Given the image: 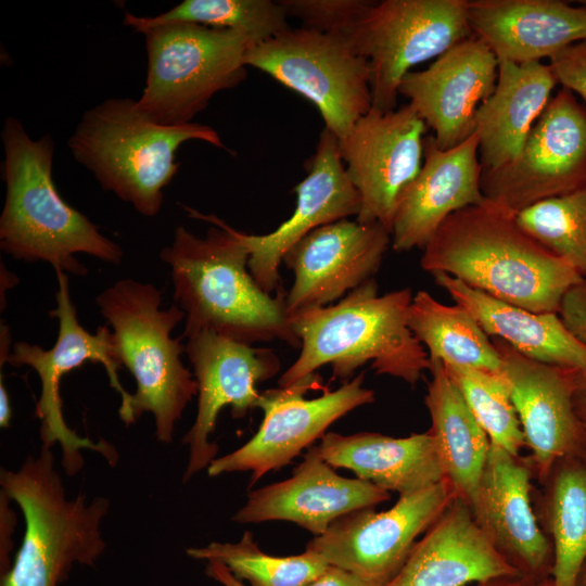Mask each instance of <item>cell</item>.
<instances>
[{
  "instance_id": "obj_41",
  "label": "cell",
  "mask_w": 586,
  "mask_h": 586,
  "mask_svg": "<svg viewBox=\"0 0 586 586\" xmlns=\"http://www.w3.org/2000/svg\"><path fill=\"white\" fill-rule=\"evenodd\" d=\"M472 586H552V581L551 578H536L519 574L489 579Z\"/></svg>"
},
{
  "instance_id": "obj_18",
  "label": "cell",
  "mask_w": 586,
  "mask_h": 586,
  "mask_svg": "<svg viewBox=\"0 0 586 586\" xmlns=\"http://www.w3.org/2000/svg\"><path fill=\"white\" fill-rule=\"evenodd\" d=\"M390 243V231L378 222L345 218L313 230L282 259L294 273L289 315L324 307L373 279Z\"/></svg>"
},
{
  "instance_id": "obj_3",
  "label": "cell",
  "mask_w": 586,
  "mask_h": 586,
  "mask_svg": "<svg viewBox=\"0 0 586 586\" xmlns=\"http://www.w3.org/2000/svg\"><path fill=\"white\" fill-rule=\"evenodd\" d=\"M411 301L409 288L379 296L373 278L335 305L291 315L301 353L279 385H293L324 365L331 366L334 378L347 380L368 361L378 374L416 384L431 361L408 327Z\"/></svg>"
},
{
  "instance_id": "obj_32",
  "label": "cell",
  "mask_w": 586,
  "mask_h": 586,
  "mask_svg": "<svg viewBox=\"0 0 586 586\" xmlns=\"http://www.w3.org/2000/svg\"><path fill=\"white\" fill-rule=\"evenodd\" d=\"M288 15L279 1L184 0L155 16L125 13L124 24L135 31L170 23H192L243 34L251 46L263 43L289 29Z\"/></svg>"
},
{
  "instance_id": "obj_37",
  "label": "cell",
  "mask_w": 586,
  "mask_h": 586,
  "mask_svg": "<svg viewBox=\"0 0 586 586\" xmlns=\"http://www.w3.org/2000/svg\"><path fill=\"white\" fill-rule=\"evenodd\" d=\"M558 82L586 102V40L573 43L550 58Z\"/></svg>"
},
{
  "instance_id": "obj_4",
  "label": "cell",
  "mask_w": 586,
  "mask_h": 586,
  "mask_svg": "<svg viewBox=\"0 0 586 586\" xmlns=\"http://www.w3.org/2000/svg\"><path fill=\"white\" fill-rule=\"evenodd\" d=\"M1 139L5 199L0 216V249L15 259L47 262L76 276L88 269L75 257L85 253L118 265L120 246L99 231L59 193L52 178L54 141L31 139L22 123L8 116Z\"/></svg>"
},
{
  "instance_id": "obj_24",
  "label": "cell",
  "mask_w": 586,
  "mask_h": 586,
  "mask_svg": "<svg viewBox=\"0 0 586 586\" xmlns=\"http://www.w3.org/2000/svg\"><path fill=\"white\" fill-rule=\"evenodd\" d=\"M519 574L479 525L469 504L456 496L386 586H472Z\"/></svg>"
},
{
  "instance_id": "obj_40",
  "label": "cell",
  "mask_w": 586,
  "mask_h": 586,
  "mask_svg": "<svg viewBox=\"0 0 586 586\" xmlns=\"http://www.w3.org/2000/svg\"><path fill=\"white\" fill-rule=\"evenodd\" d=\"M307 586H369L358 576L341 568L330 565Z\"/></svg>"
},
{
  "instance_id": "obj_16",
  "label": "cell",
  "mask_w": 586,
  "mask_h": 586,
  "mask_svg": "<svg viewBox=\"0 0 586 586\" xmlns=\"http://www.w3.org/2000/svg\"><path fill=\"white\" fill-rule=\"evenodd\" d=\"M184 352L198 383V411L182 443L189 446L183 483L208 468L218 446L209 441L219 411L229 406L233 418H243L257 405V384L275 377L281 367L269 348L253 347L212 331L187 337Z\"/></svg>"
},
{
  "instance_id": "obj_15",
  "label": "cell",
  "mask_w": 586,
  "mask_h": 586,
  "mask_svg": "<svg viewBox=\"0 0 586 586\" xmlns=\"http://www.w3.org/2000/svg\"><path fill=\"white\" fill-rule=\"evenodd\" d=\"M428 126L407 103L382 113L371 109L339 139L347 175L361 200L359 222H378L391 233L402 191L422 166Z\"/></svg>"
},
{
  "instance_id": "obj_45",
  "label": "cell",
  "mask_w": 586,
  "mask_h": 586,
  "mask_svg": "<svg viewBox=\"0 0 586 586\" xmlns=\"http://www.w3.org/2000/svg\"><path fill=\"white\" fill-rule=\"evenodd\" d=\"M579 4L586 9V0L581 1Z\"/></svg>"
},
{
  "instance_id": "obj_10",
  "label": "cell",
  "mask_w": 586,
  "mask_h": 586,
  "mask_svg": "<svg viewBox=\"0 0 586 586\" xmlns=\"http://www.w3.org/2000/svg\"><path fill=\"white\" fill-rule=\"evenodd\" d=\"M56 306L49 315L59 320V333L54 345L46 351L27 342L13 344L8 362L15 367L29 366L41 383V394L36 406V416L40 419L39 429L42 446L60 444L62 466L69 476L77 474L84 467L81 450L100 454L111 466L118 461L116 448L104 440L92 441L78 435L66 424L60 396V382L63 375L78 368L86 361L103 365L113 387L120 396L118 411L124 410L131 397L119 382L117 371L122 367L116 359L112 331L99 327L94 334L88 332L78 321L76 307L69 295L68 276L56 269Z\"/></svg>"
},
{
  "instance_id": "obj_1",
  "label": "cell",
  "mask_w": 586,
  "mask_h": 586,
  "mask_svg": "<svg viewBox=\"0 0 586 586\" xmlns=\"http://www.w3.org/2000/svg\"><path fill=\"white\" fill-rule=\"evenodd\" d=\"M192 218L214 225L205 237L183 226L160 258L170 268L175 304L184 313L182 337L200 331L252 345L279 340L292 347L301 342L292 330L286 293L272 297L252 277L249 251L230 226L214 214L183 206Z\"/></svg>"
},
{
  "instance_id": "obj_20",
  "label": "cell",
  "mask_w": 586,
  "mask_h": 586,
  "mask_svg": "<svg viewBox=\"0 0 586 586\" xmlns=\"http://www.w3.org/2000/svg\"><path fill=\"white\" fill-rule=\"evenodd\" d=\"M497 77L498 60L472 35L425 69L409 72L398 94L409 99L436 144L447 150L474 133L476 111L493 93Z\"/></svg>"
},
{
  "instance_id": "obj_7",
  "label": "cell",
  "mask_w": 586,
  "mask_h": 586,
  "mask_svg": "<svg viewBox=\"0 0 586 586\" xmlns=\"http://www.w3.org/2000/svg\"><path fill=\"white\" fill-rule=\"evenodd\" d=\"M95 303L113 329L117 361L136 380V392L119 418L129 425L152 412L157 441L171 443L176 422L198 395L195 378L181 360V337H171L184 313L176 304L163 308L162 292L133 279L116 281Z\"/></svg>"
},
{
  "instance_id": "obj_14",
  "label": "cell",
  "mask_w": 586,
  "mask_h": 586,
  "mask_svg": "<svg viewBox=\"0 0 586 586\" xmlns=\"http://www.w3.org/2000/svg\"><path fill=\"white\" fill-rule=\"evenodd\" d=\"M317 383V374L279 388L262 392L256 407L264 412L258 431L240 448L215 458L209 476L251 471L249 487L266 473L289 464L294 457L326 434L327 429L349 411L374 402V393L364 386V373L335 391L306 399Z\"/></svg>"
},
{
  "instance_id": "obj_23",
  "label": "cell",
  "mask_w": 586,
  "mask_h": 586,
  "mask_svg": "<svg viewBox=\"0 0 586 586\" xmlns=\"http://www.w3.org/2000/svg\"><path fill=\"white\" fill-rule=\"evenodd\" d=\"M531 469L493 446L471 505L473 515L500 553L522 574L550 578L552 546L531 501Z\"/></svg>"
},
{
  "instance_id": "obj_44",
  "label": "cell",
  "mask_w": 586,
  "mask_h": 586,
  "mask_svg": "<svg viewBox=\"0 0 586 586\" xmlns=\"http://www.w3.org/2000/svg\"><path fill=\"white\" fill-rule=\"evenodd\" d=\"M576 586H586V563L582 569Z\"/></svg>"
},
{
  "instance_id": "obj_26",
  "label": "cell",
  "mask_w": 586,
  "mask_h": 586,
  "mask_svg": "<svg viewBox=\"0 0 586 586\" xmlns=\"http://www.w3.org/2000/svg\"><path fill=\"white\" fill-rule=\"evenodd\" d=\"M557 82L550 65L498 63L495 89L475 114L483 171L498 169L520 154Z\"/></svg>"
},
{
  "instance_id": "obj_36",
  "label": "cell",
  "mask_w": 586,
  "mask_h": 586,
  "mask_svg": "<svg viewBox=\"0 0 586 586\" xmlns=\"http://www.w3.org/2000/svg\"><path fill=\"white\" fill-rule=\"evenodd\" d=\"M288 16L303 22V27L341 37L351 46L355 33L374 1L368 0H280Z\"/></svg>"
},
{
  "instance_id": "obj_34",
  "label": "cell",
  "mask_w": 586,
  "mask_h": 586,
  "mask_svg": "<svg viewBox=\"0 0 586 586\" xmlns=\"http://www.w3.org/2000/svg\"><path fill=\"white\" fill-rule=\"evenodd\" d=\"M444 366L491 444L519 457L525 441L504 372Z\"/></svg>"
},
{
  "instance_id": "obj_43",
  "label": "cell",
  "mask_w": 586,
  "mask_h": 586,
  "mask_svg": "<svg viewBox=\"0 0 586 586\" xmlns=\"http://www.w3.org/2000/svg\"><path fill=\"white\" fill-rule=\"evenodd\" d=\"M12 419V409L9 400V395L3 384V377L0 380V426L8 428Z\"/></svg>"
},
{
  "instance_id": "obj_5",
  "label": "cell",
  "mask_w": 586,
  "mask_h": 586,
  "mask_svg": "<svg viewBox=\"0 0 586 586\" xmlns=\"http://www.w3.org/2000/svg\"><path fill=\"white\" fill-rule=\"evenodd\" d=\"M190 140L227 149L207 125H160L138 110L136 100L110 98L82 114L67 144L103 190L153 217L162 208L164 188L179 169L176 152Z\"/></svg>"
},
{
  "instance_id": "obj_31",
  "label": "cell",
  "mask_w": 586,
  "mask_h": 586,
  "mask_svg": "<svg viewBox=\"0 0 586 586\" xmlns=\"http://www.w3.org/2000/svg\"><path fill=\"white\" fill-rule=\"evenodd\" d=\"M552 586H576L586 563V456L560 461L547 479Z\"/></svg>"
},
{
  "instance_id": "obj_2",
  "label": "cell",
  "mask_w": 586,
  "mask_h": 586,
  "mask_svg": "<svg viewBox=\"0 0 586 586\" xmlns=\"http://www.w3.org/2000/svg\"><path fill=\"white\" fill-rule=\"evenodd\" d=\"M421 267L449 275L497 300L559 314L583 279L528 234L515 215L484 201L450 214L423 249Z\"/></svg>"
},
{
  "instance_id": "obj_38",
  "label": "cell",
  "mask_w": 586,
  "mask_h": 586,
  "mask_svg": "<svg viewBox=\"0 0 586 586\" xmlns=\"http://www.w3.org/2000/svg\"><path fill=\"white\" fill-rule=\"evenodd\" d=\"M559 314L572 333L586 343V281L564 295Z\"/></svg>"
},
{
  "instance_id": "obj_12",
  "label": "cell",
  "mask_w": 586,
  "mask_h": 586,
  "mask_svg": "<svg viewBox=\"0 0 586 586\" xmlns=\"http://www.w3.org/2000/svg\"><path fill=\"white\" fill-rule=\"evenodd\" d=\"M586 187V109L566 88L550 99L520 154L482 173L486 201L517 215Z\"/></svg>"
},
{
  "instance_id": "obj_9",
  "label": "cell",
  "mask_w": 586,
  "mask_h": 586,
  "mask_svg": "<svg viewBox=\"0 0 586 586\" xmlns=\"http://www.w3.org/2000/svg\"><path fill=\"white\" fill-rule=\"evenodd\" d=\"M245 65L313 102L324 128L337 139L372 109L369 62L341 37L305 27L289 28L250 46Z\"/></svg>"
},
{
  "instance_id": "obj_35",
  "label": "cell",
  "mask_w": 586,
  "mask_h": 586,
  "mask_svg": "<svg viewBox=\"0 0 586 586\" xmlns=\"http://www.w3.org/2000/svg\"><path fill=\"white\" fill-rule=\"evenodd\" d=\"M519 225L586 281V187L515 215Z\"/></svg>"
},
{
  "instance_id": "obj_29",
  "label": "cell",
  "mask_w": 586,
  "mask_h": 586,
  "mask_svg": "<svg viewBox=\"0 0 586 586\" xmlns=\"http://www.w3.org/2000/svg\"><path fill=\"white\" fill-rule=\"evenodd\" d=\"M431 380L424 398L431 433L445 477L471 507L491 442L468 407L444 364L430 359Z\"/></svg>"
},
{
  "instance_id": "obj_28",
  "label": "cell",
  "mask_w": 586,
  "mask_h": 586,
  "mask_svg": "<svg viewBox=\"0 0 586 586\" xmlns=\"http://www.w3.org/2000/svg\"><path fill=\"white\" fill-rule=\"evenodd\" d=\"M317 448L333 468L348 469L358 479L399 496L446 479L429 431L407 437L374 432L351 435L329 432Z\"/></svg>"
},
{
  "instance_id": "obj_6",
  "label": "cell",
  "mask_w": 586,
  "mask_h": 586,
  "mask_svg": "<svg viewBox=\"0 0 586 586\" xmlns=\"http://www.w3.org/2000/svg\"><path fill=\"white\" fill-rule=\"evenodd\" d=\"M0 485L25 519L22 545L0 586H60L75 564H95L106 547L101 523L110 500L68 498L50 447L28 456L17 470L2 468Z\"/></svg>"
},
{
  "instance_id": "obj_17",
  "label": "cell",
  "mask_w": 586,
  "mask_h": 586,
  "mask_svg": "<svg viewBox=\"0 0 586 586\" xmlns=\"http://www.w3.org/2000/svg\"><path fill=\"white\" fill-rule=\"evenodd\" d=\"M525 445L542 480L562 460L586 456V426L574 403L578 371L527 358L494 337Z\"/></svg>"
},
{
  "instance_id": "obj_30",
  "label": "cell",
  "mask_w": 586,
  "mask_h": 586,
  "mask_svg": "<svg viewBox=\"0 0 586 586\" xmlns=\"http://www.w3.org/2000/svg\"><path fill=\"white\" fill-rule=\"evenodd\" d=\"M408 327L430 359L445 365L502 372L500 355L489 336L459 305H445L426 291L412 296Z\"/></svg>"
},
{
  "instance_id": "obj_13",
  "label": "cell",
  "mask_w": 586,
  "mask_h": 586,
  "mask_svg": "<svg viewBox=\"0 0 586 586\" xmlns=\"http://www.w3.org/2000/svg\"><path fill=\"white\" fill-rule=\"evenodd\" d=\"M447 479L402 495L387 510L353 511L335 520L306 549L328 564L358 576L369 586H386L404 565L417 538L456 497Z\"/></svg>"
},
{
  "instance_id": "obj_25",
  "label": "cell",
  "mask_w": 586,
  "mask_h": 586,
  "mask_svg": "<svg viewBox=\"0 0 586 586\" xmlns=\"http://www.w3.org/2000/svg\"><path fill=\"white\" fill-rule=\"evenodd\" d=\"M472 35L499 62H540L586 40V9L560 0H468Z\"/></svg>"
},
{
  "instance_id": "obj_27",
  "label": "cell",
  "mask_w": 586,
  "mask_h": 586,
  "mask_svg": "<svg viewBox=\"0 0 586 586\" xmlns=\"http://www.w3.org/2000/svg\"><path fill=\"white\" fill-rule=\"evenodd\" d=\"M433 278L488 336L502 340L527 358L574 369L586 381V343L572 333L557 313L523 309L449 275L435 273Z\"/></svg>"
},
{
  "instance_id": "obj_21",
  "label": "cell",
  "mask_w": 586,
  "mask_h": 586,
  "mask_svg": "<svg viewBox=\"0 0 586 586\" xmlns=\"http://www.w3.org/2000/svg\"><path fill=\"white\" fill-rule=\"evenodd\" d=\"M390 498L387 491L370 482L337 474L314 446L291 477L251 492L232 520L242 524L289 521L319 536L339 518Z\"/></svg>"
},
{
  "instance_id": "obj_22",
  "label": "cell",
  "mask_w": 586,
  "mask_h": 586,
  "mask_svg": "<svg viewBox=\"0 0 586 586\" xmlns=\"http://www.w3.org/2000/svg\"><path fill=\"white\" fill-rule=\"evenodd\" d=\"M477 152L475 132L447 150H442L433 136L424 137L421 169L396 205L391 231L396 252L424 249L450 214L485 201Z\"/></svg>"
},
{
  "instance_id": "obj_11",
  "label": "cell",
  "mask_w": 586,
  "mask_h": 586,
  "mask_svg": "<svg viewBox=\"0 0 586 586\" xmlns=\"http://www.w3.org/2000/svg\"><path fill=\"white\" fill-rule=\"evenodd\" d=\"M468 0L374 2L355 33L353 49L368 60L372 109H396L398 88L410 68L472 36Z\"/></svg>"
},
{
  "instance_id": "obj_19",
  "label": "cell",
  "mask_w": 586,
  "mask_h": 586,
  "mask_svg": "<svg viewBox=\"0 0 586 586\" xmlns=\"http://www.w3.org/2000/svg\"><path fill=\"white\" fill-rule=\"evenodd\" d=\"M306 170V177L294 188L296 205L292 216L276 230L255 235L230 227L249 251L247 267L252 277L268 294L281 289L279 267L294 244L313 230L351 215L357 216L360 211V195L347 175L339 139L327 128L320 132Z\"/></svg>"
},
{
  "instance_id": "obj_39",
  "label": "cell",
  "mask_w": 586,
  "mask_h": 586,
  "mask_svg": "<svg viewBox=\"0 0 586 586\" xmlns=\"http://www.w3.org/2000/svg\"><path fill=\"white\" fill-rule=\"evenodd\" d=\"M10 499L1 493V504H0V513H1V542H0V566L1 575L7 573L11 568L10 552L12 549V533L14 531L13 523L15 522V517L12 510L9 507Z\"/></svg>"
},
{
  "instance_id": "obj_8",
  "label": "cell",
  "mask_w": 586,
  "mask_h": 586,
  "mask_svg": "<svg viewBox=\"0 0 586 586\" xmlns=\"http://www.w3.org/2000/svg\"><path fill=\"white\" fill-rule=\"evenodd\" d=\"M148 72L138 110L156 124L192 123L219 91L246 78L251 43L241 33L192 23L145 28Z\"/></svg>"
},
{
  "instance_id": "obj_42",
  "label": "cell",
  "mask_w": 586,
  "mask_h": 586,
  "mask_svg": "<svg viewBox=\"0 0 586 586\" xmlns=\"http://www.w3.org/2000/svg\"><path fill=\"white\" fill-rule=\"evenodd\" d=\"M205 573L207 576L218 582L222 586H246L241 579L237 578L224 564L219 562H207Z\"/></svg>"
},
{
  "instance_id": "obj_33",
  "label": "cell",
  "mask_w": 586,
  "mask_h": 586,
  "mask_svg": "<svg viewBox=\"0 0 586 586\" xmlns=\"http://www.w3.org/2000/svg\"><path fill=\"white\" fill-rule=\"evenodd\" d=\"M190 558L224 564L237 578L251 586H307L328 566L318 553L277 557L263 552L251 532L245 531L237 543L212 542L186 550Z\"/></svg>"
}]
</instances>
